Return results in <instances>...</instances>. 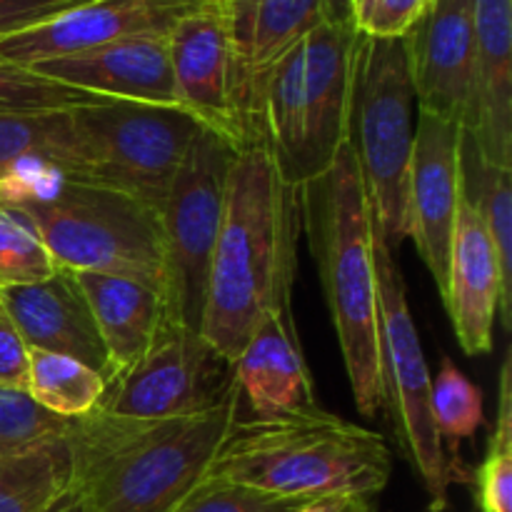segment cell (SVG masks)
<instances>
[{
    "instance_id": "d590c367",
    "label": "cell",
    "mask_w": 512,
    "mask_h": 512,
    "mask_svg": "<svg viewBox=\"0 0 512 512\" xmlns=\"http://www.w3.org/2000/svg\"><path fill=\"white\" fill-rule=\"evenodd\" d=\"M323 13H325V23L350 25V28H355L353 0H323Z\"/></svg>"
},
{
    "instance_id": "44dd1931",
    "label": "cell",
    "mask_w": 512,
    "mask_h": 512,
    "mask_svg": "<svg viewBox=\"0 0 512 512\" xmlns=\"http://www.w3.org/2000/svg\"><path fill=\"white\" fill-rule=\"evenodd\" d=\"M233 378L255 418L298 413L318 405L293 308L275 310L253 330L235 358Z\"/></svg>"
},
{
    "instance_id": "4fadbf2b",
    "label": "cell",
    "mask_w": 512,
    "mask_h": 512,
    "mask_svg": "<svg viewBox=\"0 0 512 512\" xmlns=\"http://www.w3.org/2000/svg\"><path fill=\"white\" fill-rule=\"evenodd\" d=\"M200 0H90L38 28L0 38V60L33 65L135 35H168Z\"/></svg>"
},
{
    "instance_id": "d6a6232c",
    "label": "cell",
    "mask_w": 512,
    "mask_h": 512,
    "mask_svg": "<svg viewBox=\"0 0 512 512\" xmlns=\"http://www.w3.org/2000/svg\"><path fill=\"white\" fill-rule=\"evenodd\" d=\"M430 0H373L355 30L373 38H405Z\"/></svg>"
},
{
    "instance_id": "e0dca14e",
    "label": "cell",
    "mask_w": 512,
    "mask_h": 512,
    "mask_svg": "<svg viewBox=\"0 0 512 512\" xmlns=\"http://www.w3.org/2000/svg\"><path fill=\"white\" fill-rule=\"evenodd\" d=\"M473 80L463 133L483 163L512 168V0H470Z\"/></svg>"
},
{
    "instance_id": "ba28073f",
    "label": "cell",
    "mask_w": 512,
    "mask_h": 512,
    "mask_svg": "<svg viewBox=\"0 0 512 512\" xmlns=\"http://www.w3.org/2000/svg\"><path fill=\"white\" fill-rule=\"evenodd\" d=\"M70 145L60 173L105 185L163 210L200 128L178 105L95 98L68 110Z\"/></svg>"
},
{
    "instance_id": "f35d334b",
    "label": "cell",
    "mask_w": 512,
    "mask_h": 512,
    "mask_svg": "<svg viewBox=\"0 0 512 512\" xmlns=\"http://www.w3.org/2000/svg\"><path fill=\"white\" fill-rule=\"evenodd\" d=\"M345 512H373V503H370V498H353Z\"/></svg>"
},
{
    "instance_id": "ab89813d",
    "label": "cell",
    "mask_w": 512,
    "mask_h": 512,
    "mask_svg": "<svg viewBox=\"0 0 512 512\" xmlns=\"http://www.w3.org/2000/svg\"><path fill=\"white\" fill-rule=\"evenodd\" d=\"M370 3H373V0H353V23L355 25H358V20L363 18L365 10L370 8Z\"/></svg>"
},
{
    "instance_id": "ffe728a7",
    "label": "cell",
    "mask_w": 512,
    "mask_h": 512,
    "mask_svg": "<svg viewBox=\"0 0 512 512\" xmlns=\"http://www.w3.org/2000/svg\"><path fill=\"white\" fill-rule=\"evenodd\" d=\"M0 308L30 350L68 355L90 365L105 383L113 378V365L75 273L58 268L40 283L0 288Z\"/></svg>"
},
{
    "instance_id": "836d02e7",
    "label": "cell",
    "mask_w": 512,
    "mask_h": 512,
    "mask_svg": "<svg viewBox=\"0 0 512 512\" xmlns=\"http://www.w3.org/2000/svg\"><path fill=\"white\" fill-rule=\"evenodd\" d=\"M90 0H0V38L38 28Z\"/></svg>"
},
{
    "instance_id": "4316f807",
    "label": "cell",
    "mask_w": 512,
    "mask_h": 512,
    "mask_svg": "<svg viewBox=\"0 0 512 512\" xmlns=\"http://www.w3.org/2000/svg\"><path fill=\"white\" fill-rule=\"evenodd\" d=\"M480 512H512V355L500 365L498 418L490 430L488 453L475 473Z\"/></svg>"
},
{
    "instance_id": "7a4b0ae2",
    "label": "cell",
    "mask_w": 512,
    "mask_h": 512,
    "mask_svg": "<svg viewBox=\"0 0 512 512\" xmlns=\"http://www.w3.org/2000/svg\"><path fill=\"white\" fill-rule=\"evenodd\" d=\"M238 413L235 385L190 418H123L95 408L70 420L65 443L83 512H170L210 473Z\"/></svg>"
},
{
    "instance_id": "ac0fdd59",
    "label": "cell",
    "mask_w": 512,
    "mask_h": 512,
    "mask_svg": "<svg viewBox=\"0 0 512 512\" xmlns=\"http://www.w3.org/2000/svg\"><path fill=\"white\" fill-rule=\"evenodd\" d=\"M28 68L95 98L178 105L168 35H135L80 53L38 60Z\"/></svg>"
},
{
    "instance_id": "7c38bea8",
    "label": "cell",
    "mask_w": 512,
    "mask_h": 512,
    "mask_svg": "<svg viewBox=\"0 0 512 512\" xmlns=\"http://www.w3.org/2000/svg\"><path fill=\"white\" fill-rule=\"evenodd\" d=\"M463 200V128L418 113L408 183V238L443 298Z\"/></svg>"
},
{
    "instance_id": "8992f818",
    "label": "cell",
    "mask_w": 512,
    "mask_h": 512,
    "mask_svg": "<svg viewBox=\"0 0 512 512\" xmlns=\"http://www.w3.org/2000/svg\"><path fill=\"white\" fill-rule=\"evenodd\" d=\"M415 90L403 38L358 33L350 80L348 145L358 163L370 215L390 248L408 238Z\"/></svg>"
},
{
    "instance_id": "60d3db41",
    "label": "cell",
    "mask_w": 512,
    "mask_h": 512,
    "mask_svg": "<svg viewBox=\"0 0 512 512\" xmlns=\"http://www.w3.org/2000/svg\"><path fill=\"white\" fill-rule=\"evenodd\" d=\"M0 315H3V308H0Z\"/></svg>"
},
{
    "instance_id": "5bb4252c",
    "label": "cell",
    "mask_w": 512,
    "mask_h": 512,
    "mask_svg": "<svg viewBox=\"0 0 512 512\" xmlns=\"http://www.w3.org/2000/svg\"><path fill=\"white\" fill-rule=\"evenodd\" d=\"M178 105L240 148L233 110V45L220 0H200L168 33Z\"/></svg>"
},
{
    "instance_id": "9c48e42d",
    "label": "cell",
    "mask_w": 512,
    "mask_h": 512,
    "mask_svg": "<svg viewBox=\"0 0 512 512\" xmlns=\"http://www.w3.org/2000/svg\"><path fill=\"white\" fill-rule=\"evenodd\" d=\"M373 255L378 273L380 368H383V408L393 418L398 443L430 495V510L448 505V488L463 480V470L448 455L433 420L430 375L418 325L408 303V285L395 260V250L373 225Z\"/></svg>"
},
{
    "instance_id": "4dcf8cb0",
    "label": "cell",
    "mask_w": 512,
    "mask_h": 512,
    "mask_svg": "<svg viewBox=\"0 0 512 512\" xmlns=\"http://www.w3.org/2000/svg\"><path fill=\"white\" fill-rule=\"evenodd\" d=\"M90 100H95V95L43 78L25 65L0 60V113L70 110L75 105L90 103Z\"/></svg>"
},
{
    "instance_id": "5b68a950",
    "label": "cell",
    "mask_w": 512,
    "mask_h": 512,
    "mask_svg": "<svg viewBox=\"0 0 512 512\" xmlns=\"http://www.w3.org/2000/svg\"><path fill=\"white\" fill-rule=\"evenodd\" d=\"M358 30L320 23L285 50L253 95V143H263L295 188L313 183L348 143Z\"/></svg>"
},
{
    "instance_id": "f1b7e54d",
    "label": "cell",
    "mask_w": 512,
    "mask_h": 512,
    "mask_svg": "<svg viewBox=\"0 0 512 512\" xmlns=\"http://www.w3.org/2000/svg\"><path fill=\"white\" fill-rule=\"evenodd\" d=\"M70 420L45 410L25 388L0 385V458L63 438Z\"/></svg>"
},
{
    "instance_id": "2e32d148",
    "label": "cell",
    "mask_w": 512,
    "mask_h": 512,
    "mask_svg": "<svg viewBox=\"0 0 512 512\" xmlns=\"http://www.w3.org/2000/svg\"><path fill=\"white\" fill-rule=\"evenodd\" d=\"M510 300L512 288L503 278L493 240L463 190L443 303L465 353L488 355L493 350L495 320L503 318L510 328Z\"/></svg>"
},
{
    "instance_id": "9a60e30c",
    "label": "cell",
    "mask_w": 512,
    "mask_h": 512,
    "mask_svg": "<svg viewBox=\"0 0 512 512\" xmlns=\"http://www.w3.org/2000/svg\"><path fill=\"white\" fill-rule=\"evenodd\" d=\"M403 40L418 113L463 128L473 80L470 0H430Z\"/></svg>"
},
{
    "instance_id": "6da1fadb",
    "label": "cell",
    "mask_w": 512,
    "mask_h": 512,
    "mask_svg": "<svg viewBox=\"0 0 512 512\" xmlns=\"http://www.w3.org/2000/svg\"><path fill=\"white\" fill-rule=\"evenodd\" d=\"M300 230V188L288 183L263 143L240 145L200 323V335L230 365L270 313L290 308Z\"/></svg>"
},
{
    "instance_id": "d4e9b609",
    "label": "cell",
    "mask_w": 512,
    "mask_h": 512,
    "mask_svg": "<svg viewBox=\"0 0 512 512\" xmlns=\"http://www.w3.org/2000/svg\"><path fill=\"white\" fill-rule=\"evenodd\" d=\"M463 190L478 208L498 253L505 283L512 288V168L483 163L463 133Z\"/></svg>"
},
{
    "instance_id": "d6986e66",
    "label": "cell",
    "mask_w": 512,
    "mask_h": 512,
    "mask_svg": "<svg viewBox=\"0 0 512 512\" xmlns=\"http://www.w3.org/2000/svg\"><path fill=\"white\" fill-rule=\"evenodd\" d=\"M233 45V110L240 145L253 143V95L265 70L325 23L323 0H220Z\"/></svg>"
},
{
    "instance_id": "52a82bcc",
    "label": "cell",
    "mask_w": 512,
    "mask_h": 512,
    "mask_svg": "<svg viewBox=\"0 0 512 512\" xmlns=\"http://www.w3.org/2000/svg\"><path fill=\"white\" fill-rule=\"evenodd\" d=\"M8 208L33 225L58 268L125 275L165 295L163 218L153 205L105 185L63 178L43 198Z\"/></svg>"
},
{
    "instance_id": "cb8c5ba5",
    "label": "cell",
    "mask_w": 512,
    "mask_h": 512,
    "mask_svg": "<svg viewBox=\"0 0 512 512\" xmlns=\"http://www.w3.org/2000/svg\"><path fill=\"white\" fill-rule=\"evenodd\" d=\"M25 390L53 415L75 420L98 408L105 395V378L68 355L30 350Z\"/></svg>"
},
{
    "instance_id": "f546056e",
    "label": "cell",
    "mask_w": 512,
    "mask_h": 512,
    "mask_svg": "<svg viewBox=\"0 0 512 512\" xmlns=\"http://www.w3.org/2000/svg\"><path fill=\"white\" fill-rule=\"evenodd\" d=\"M55 270L58 265L33 225L18 210L0 203V288L40 283Z\"/></svg>"
},
{
    "instance_id": "8fae6325",
    "label": "cell",
    "mask_w": 512,
    "mask_h": 512,
    "mask_svg": "<svg viewBox=\"0 0 512 512\" xmlns=\"http://www.w3.org/2000/svg\"><path fill=\"white\" fill-rule=\"evenodd\" d=\"M235 388L233 365L198 330L165 320L148 350L105 383L98 408L123 418H190Z\"/></svg>"
},
{
    "instance_id": "e575fe53",
    "label": "cell",
    "mask_w": 512,
    "mask_h": 512,
    "mask_svg": "<svg viewBox=\"0 0 512 512\" xmlns=\"http://www.w3.org/2000/svg\"><path fill=\"white\" fill-rule=\"evenodd\" d=\"M30 348L5 315H0V385L25 388L28 385Z\"/></svg>"
},
{
    "instance_id": "3957f363",
    "label": "cell",
    "mask_w": 512,
    "mask_h": 512,
    "mask_svg": "<svg viewBox=\"0 0 512 512\" xmlns=\"http://www.w3.org/2000/svg\"><path fill=\"white\" fill-rule=\"evenodd\" d=\"M213 478L288 500L373 498L393 475V453L375 430L320 405L230 423Z\"/></svg>"
},
{
    "instance_id": "484cf974",
    "label": "cell",
    "mask_w": 512,
    "mask_h": 512,
    "mask_svg": "<svg viewBox=\"0 0 512 512\" xmlns=\"http://www.w3.org/2000/svg\"><path fill=\"white\" fill-rule=\"evenodd\" d=\"M68 145V110L0 113V180L30 160H45L63 170Z\"/></svg>"
},
{
    "instance_id": "8d00e7d4",
    "label": "cell",
    "mask_w": 512,
    "mask_h": 512,
    "mask_svg": "<svg viewBox=\"0 0 512 512\" xmlns=\"http://www.w3.org/2000/svg\"><path fill=\"white\" fill-rule=\"evenodd\" d=\"M353 498H318L308 500V503L300 505L295 512H345Z\"/></svg>"
},
{
    "instance_id": "30bf717a",
    "label": "cell",
    "mask_w": 512,
    "mask_h": 512,
    "mask_svg": "<svg viewBox=\"0 0 512 512\" xmlns=\"http://www.w3.org/2000/svg\"><path fill=\"white\" fill-rule=\"evenodd\" d=\"M235 153L238 148L228 138L210 128H200L160 210L168 263V320L198 333L203 323L210 258L223 223Z\"/></svg>"
},
{
    "instance_id": "603a6c76",
    "label": "cell",
    "mask_w": 512,
    "mask_h": 512,
    "mask_svg": "<svg viewBox=\"0 0 512 512\" xmlns=\"http://www.w3.org/2000/svg\"><path fill=\"white\" fill-rule=\"evenodd\" d=\"M73 490L65 435L0 458V512H50Z\"/></svg>"
},
{
    "instance_id": "7402d4cb",
    "label": "cell",
    "mask_w": 512,
    "mask_h": 512,
    "mask_svg": "<svg viewBox=\"0 0 512 512\" xmlns=\"http://www.w3.org/2000/svg\"><path fill=\"white\" fill-rule=\"evenodd\" d=\"M93 310L113 375L133 365L168 320L165 295L143 280L108 273H75Z\"/></svg>"
},
{
    "instance_id": "277c9868",
    "label": "cell",
    "mask_w": 512,
    "mask_h": 512,
    "mask_svg": "<svg viewBox=\"0 0 512 512\" xmlns=\"http://www.w3.org/2000/svg\"><path fill=\"white\" fill-rule=\"evenodd\" d=\"M300 213L338 333L355 408L363 418H375L385 398L373 215L348 143L340 148L328 173L300 188Z\"/></svg>"
},
{
    "instance_id": "83f0119b",
    "label": "cell",
    "mask_w": 512,
    "mask_h": 512,
    "mask_svg": "<svg viewBox=\"0 0 512 512\" xmlns=\"http://www.w3.org/2000/svg\"><path fill=\"white\" fill-rule=\"evenodd\" d=\"M430 405H433L435 428L443 443L475 438L485 420L483 390L450 358L440 360V368L430 385Z\"/></svg>"
},
{
    "instance_id": "1f68e13d",
    "label": "cell",
    "mask_w": 512,
    "mask_h": 512,
    "mask_svg": "<svg viewBox=\"0 0 512 512\" xmlns=\"http://www.w3.org/2000/svg\"><path fill=\"white\" fill-rule=\"evenodd\" d=\"M303 500L275 498L248 485L205 475L170 512H295Z\"/></svg>"
},
{
    "instance_id": "74e56055",
    "label": "cell",
    "mask_w": 512,
    "mask_h": 512,
    "mask_svg": "<svg viewBox=\"0 0 512 512\" xmlns=\"http://www.w3.org/2000/svg\"><path fill=\"white\" fill-rule=\"evenodd\" d=\"M50 512H83V505H80V500L75 498V493L70 490V493L65 495V498L60 500V503L55 505V508Z\"/></svg>"
}]
</instances>
